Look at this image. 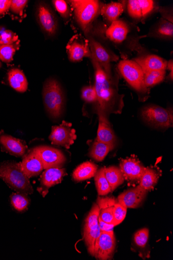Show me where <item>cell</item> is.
<instances>
[{"instance_id":"obj_34","label":"cell","mask_w":173,"mask_h":260,"mask_svg":"<svg viewBox=\"0 0 173 260\" xmlns=\"http://www.w3.org/2000/svg\"><path fill=\"white\" fill-rule=\"evenodd\" d=\"M127 10L130 16L136 20L143 19L140 0H129L127 2Z\"/></svg>"},{"instance_id":"obj_28","label":"cell","mask_w":173,"mask_h":260,"mask_svg":"<svg viewBox=\"0 0 173 260\" xmlns=\"http://www.w3.org/2000/svg\"><path fill=\"white\" fill-rule=\"evenodd\" d=\"M105 175L107 180L113 191L125 181V178L119 168L116 167L105 168Z\"/></svg>"},{"instance_id":"obj_18","label":"cell","mask_w":173,"mask_h":260,"mask_svg":"<svg viewBox=\"0 0 173 260\" xmlns=\"http://www.w3.org/2000/svg\"><path fill=\"white\" fill-rule=\"evenodd\" d=\"M19 163L22 171L28 178L38 176L44 170L40 157L32 149L23 156L22 161Z\"/></svg>"},{"instance_id":"obj_25","label":"cell","mask_w":173,"mask_h":260,"mask_svg":"<svg viewBox=\"0 0 173 260\" xmlns=\"http://www.w3.org/2000/svg\"><path fill=\"white\" fill-rule=\"evenodd\" d=\"M159 177L157 171L147 168L140 179L139 185L147 192L151 191L157 184Z\"/></svg>"},{"instance_id":"obj_36","label":"cell","mask_w":173,"mask_h":260,"mask_svg":"<svg viewBox=\"0 0 173 260\" xmlns=\"http://www.w3.org/2000/svg\"><path fill=\"white\" fill-rule=\"evenodd\" d=\"M82 98L85 102L88 103H96L97 95L94 86H89L83 88Z\"/></svg>"},{"instance_id":"obj_15","label":"cell","mask_w":173,"mask_h":260,"mask_svg":"<svg viewBox=\"0 0 173 260\" xmlns=\"http://www.w3.org/2000/svg\"><path fill=\"white\" fill-rule=\"evenodd\" d=\"M88 39L91 53L106 72H112L111 62L116 61L118 58L115 55L111 54L100 43L95 40L90 36L88 37Z\"/></svg>"},{"instance_id":"obj_5","label":"cell","mask_w":173,"mask_h":260,"mask_svg":"<svg viewBox=\"0 0 173 260\" xmlns=\"http://www.w3.org/2000/svg\"><path fill=\"white\" fill-rule=\"evenodd\" d=\"M121 75L139 93L145 95L148 89L146 87L144 73L141 67L134 61L122 60L118 64Z\"/></svg>"},{"instance_id":"obj_39","label":"cell","mask_w":173,"mask_h":260,"mask_svg":"<svg viewBox=\"0 0 173 260\" xmlns=\"http://www.w3.org/2000/svg\"><path fill=\"white\" fill-rule=\"evenodd\" d=\"M53 4L62 17L64 19H67L69 16L70 11L68 7L63 0H55L52 2Z\"/></svg>"},{"instance_id":"obj_35","label":"cell","mask_w":173,"mask_h":260,"mask_svg":"<svg viewBox=\"0 0 173 260\" xmlns=\"http://www.w3.org/2000/svg\"><path fill=\"white\" fill-rule=\"evenodd\" d=\"M150 232L147 228L138 231L134 236V241L136 245L141 248L146 247L149 239Z\"/></svg>"},{"instance_id":"obj_10","label":"cell","mask_w":173,"mask_h":260,"mask_svg":"<svg viewBox=\"0 0 173 260\" xmlns=\"http://www.w3.org/2000/svg\"><path fill=\"white\" fill-rule=\"evenodd\" d=\"M116 244L114 231L101 232L95 246L93 256L100 260L112 259L115 252Z\"/></svg>"},{"instance_id":"obj_40","label":"cell","mask_w":173,"mask_h":260,"mask_svg":"<svg viewBox=\"0 0 173 260\" xmlns=\"http://www.w3.org/2000/svg\"><path fill=\"white\" fill-rule=\"evenodd\" d=\"M140 2L142 9L143 18H145L155 9V3L152 0H140Z\"/></svg>"},{"instance_id":"obj_7","label":"cell","mask_w":173,"mask_h":260,"mask_svg":"<svg viewBox=\"0 0 173 260\" xmlns=\"http://www.w3.org/2000/svg\"><path fill=\"white\" fill-rule=\"evenodd\" d=\"M100 210L99 206L97 204H94L85 219L84 225L83 239L88 253L92 256L96 242L101 234L98 225Z\"/></svg>"},{"instance_id":"obj_32","label":"cell","mask_w":173,"mask_h":260,"mask_svg":"<svg viewBox=\"0 0 173 260\" xmlns=\"http://www.w3.org/2000/svg\"><path fill=\"white\" fill-rule=\"evenodd\" d=\"M19 42L10 45L0 44V60L4 62H10L13 59V56L19 48Z\"/></svg>"},{"instance_id":"obj_27","label":"cell","mask_w":173,"mask_h":260,"mask_svg":"<svg viewBox=\"0 0 173 260\" xmlns=\"http://www.w3.org/2000/svg\"><path fill=\"white\" fill-rule=\"evenodd\" d=\"M113 149L110 146L95 139L90 147L89 156L97 161H101Z\"/></svg>"},{"instance_id":"obj_30","label":"cell","mask_w":173,"mask_h":260,"mask_svg":"<svg viewBox=\"0 0 173 260\" xmlns=\"http://www.w3.org/2000/svg\"><path fill=\"white\" fill-rule=\"evenodd\" d=\"M143 73L145 84L148 88L163 81L165 78L166 70L147 71Z\"/></svg>"},{"instance_id":"obj_42","label":"cell","mask_w":173,"mask_h":260,"mask_svg":"<svg viewBox=\"0 0 173 260\" xmlns=\"http://www.w3.org/2000/svg\"><path fill=\"white\" fill-rule=\"evenodd\" d=\"M11 0H0V15H4L10 9Z\"/></svg>"},{"instance_id":"obj_44","label":"cell","mask_w":173,"mask_h":260,"mask_svg":"<svg viewBox=\"0 0 173 260\" xmlns=\"http://www.w3.org/2000/svg\"><path fill=\"white\" fill-rule=\"evenodd\" d=\"M166 69H168L169 72L170 71L168 77L172 81L173 78V61L172 59L167 62Z\"/></svg>"},{"instance_id":"obj_16","label":"cell","mask_w":173,"mask_h":260,"mask_svg":"<svg viewBox=\"0 0 173 260\" xmlns=\"http://www.w3.org/2000/svg\"><path fill=\"white\" fill-rule=\"evenodd\" d=\"M66 175L65 169H46L41 177L40 187L38 188V191L44 197L48 193V189L60 183Z\"/></svg>"},{"instance_id":"obj_29","label":"cell","mask_w":173,"mask_h":260,"mask_svg":"<svg viewBox=\"0 0 173 260\" xmlns=\"http://www.w3.org/2000/svg\"><path fill=\"white\" fill-rule=\"evenodd\" d=\"M94 180L98 194L106 196L112 192L105 175V168L97 171Z\"/></svg>"},{"instance_id":"obj_2","label":"cell","mask_w":173,"mask_h":260,"mask_svg":"<svg viewBox=\"0 0 173 260\" xmlns=\"http://www.w3.org/2000/svg\"><path fill=\"white\" fill-rule=\"evenodd\" d=\"M0 179L18 193L25 194L33 193L29 178L22 171L19 162L10 160L0 162Z\"/></svg>"},{"instance_id":"obj_24","label":"cell","mask_w":173,"mask_h":260,"mask_svg":"<svg viewBox=\"0 0 173 260\" xmlns=\"http://www.w3.org/2000/svg\"><path fill=\"white\" fill-rule=\"evenodd\" d=\"M97 171V166L93 162L86 161L82 163L74 171V181L80 182L94 177Z\"/></svg>"},{"instance_id":"obj_21","label":"cell","mask_w":173,"mask_h":260,"mask_svg":"<svg viewBox=\"0 0 173 260\" xmlns=\"http://www.w3.org/2000/svg\"><path fill=\"white\" fill-rule=\"evenodd\" d=\"M134 61L141 67L143 72L153 70H166L167 61L155 55L135 58Z\"/></svg>"},{"instance_id":"obj_23","label":"cell","mask_w":173,"mask_h":260,"mask_svg":"<svg viewBox=\"0 0 173 260\" xmlns=\"http://www.w3.org/2000/svg\"><path fill=\"white\" fill-rule=\"evenodd\" d=\"M8 81L10 85L18 92H24L28 89V83L27 78L19 69L14 68L9 71Z\"/></svg>"},{"instance_id":"obj_20","label":"cell","mask_w":173,"mask_h":260,"mask_svg":"<svg viewBox=\"0 0 173 260\" xmlns=\"http://www.w3.org/2000/svg\"><path fill=\"white\" fill-rule=\"evenodd\" d=\"M129 32L127 23L121 20L113 22L106 31L107 37L115 43H120L126 39Z\"/></svg>"},{"instance_id":"obj_11","label":"cell","mask_w":173,"mask_h":260,"mask_svg":"<svg viewBox=\"0 0 173 260\" xmlns=\"http://www.w3.org/2000/svg\"><path fill=\"white\" fill-rule=\"evenodd\" d=\"M38 22L42 30L49 36H54L58 30V21L52 11L48 6L41 4L37 10Z\"/></svg>"},{"instance_id":"obj_6","label":"cell","mask_w":173,"mask_h":260,"mask_svg":"<svg viewBox=\"0 0 173 260\" xmlns=\"http://www.w3.org/2000/svg\"><path fill=\"white\" fill-rule=\"evenodd\" d=\"M141 116L146 123L155 128L165 129L172 126L173 114L171 109L150 105L142 109Z\"/></svg>"},{"instance_id":"obj_22","label":"cell","mask_w":173,"mask_h":260,"mask_svg":"<svg viewBox=\"0 0 173 260\" xmlns=\"http://www.w3.org/2000/svg\"><path fill=\"white\" fill-rule=\"evenodd\" d=\"M148 36L172 40L173 38L172 18H162L151 30Z\"/></svg>"},{"instance_id":"obj_17","label":"cell","mask_w":173,"mask_h":260,"mask_svg":"<svg viewBox=\"0 0 173 260\" xmlns=\"http://www.w3.org/2000/svg\"><path fill=\"white\" fill-rule=\"evenodd\" d=\"M147 192L139 185L119 195L117 202L127 208H136L141 205Z\"/></svg>"},{"instance_id":"obj_37","label":"cell","mask_w":173,"mask_h":260,"mask_svg":"<svg viewBox=\"0 0 173 260\" xmlns=\"http://www.w3.org/2000/svg\"><path fill=\"white\" fill-rule=\"evenodd\" d=\"M18 37L11 30H5L0 32V44L4 45L13 44L18 41Z\"/></svg>"},{"instance_id":"obj_14","label":"cell","mask_w":173,"mask_h":260,"mask_svg":"<svg viewBox=\"0 0 173 260\" xmlns=\"http://www.w3.org/2000/svg\"><path fill=\"white\" fill-rule=\"evenodd\" d=\"M145 168L140 161L134 157L122 159L120 170L125 180L129 182H140Z\"/></svg>"},{"instance_id":"obj_1","label":"cell","mask_w":173,"mask_h":260,"mask_svg":"<svg viewBox=\"0 0 173 260\" xmlns=\"http://www.w3.org/2000/svg\"><path fill=\"white\" fill-rule=\"evenodd\" d=\"M90 58L95 70L96 111H100L108 116L110 114H120L125 106L124 95L119 93L118 80L114 77L112 72H106L91 53Z\"/></svg>"},{"instance_id":"obj_19","label":"cell","mask_w":173,"mask_h":260,"mask_svg":"<svg viewBox=\"0 0 173 260\" xmlns=\"http://www.w3.org/2000/svg\"><path fill=\"white\" fill-rule=\"evenodd\" d=\"M68 58L72 62L81 61L91 56L89 44L78 39H72L66 46Z\"/></svg>"},{"instance_id":"obj_41","label":"cell","mask_w":173,"mask_h":260,"mask_svg":"<svg viewBox=\"0 0 173 260\" xmlns=\"http://www.w3.org/2000/svg\"><path fill=\"white\" fill-rule=\"evenodd\" d=\"M28 2L27 0H13L12 1L10 9L13 13L21 15Z\"/></svg>"},{"instance_id":"obj_13","label":"cell","mask_w":173,"mask_h":260,"mask_svg":"<svg viewBox=\"0 0 173 260\" xmlns=\"http://www.w3.org/2000/svg\"><path fill=\"white\" fill-rule=\"evenodd\" d=\"M96 111L99 123L95 139L110 146L113 150L116 146L117 138L108 120V116L100 111Z\"/></svg>"},{"instance_id":"obj_3","label":"cell","mask_w":173,"mask_h":260,"mask_svg":"<svg viewBox=\"0 0 173 260\" xmlns=\"http://www.w3.org/2000/svg\"><path fill=\"white\" fill-rule=\"evenodd\" d=\"M43 97L45 109L53 119L60 118L64 111L65 99L62 87L54 79L46 81L43 86Z\"/></svg>"},{"instance_id":"obj_9","label":"cell","mask_w":173,"mask_h":260,"mask_svg":"<svg viewBox=\"0 0 173 260\" xmlns=\"http://www.w3.org/2000/svg\"><path fill=\"white\" fill-rule=\"evenodd\" d=\"M40 157L44 169L61 168L66 161L64 154L59 150L45 146L37 147L32 149Z\"/></svg>"},{"instance_id":"obj_26","label":"cell","mask_w":173,"mask_h":260,"mask_svg":"<svg viewBox=\"0 0 173 260\" xmlns=\"http://www.w3.org/2000/svg\"><path fill=\"white\" fill-rule=\"evenodd\" d=\"M124 11V5L121 3H111L103 6L101 12L104 18L109 22L118 20L119 16Z\"/></svg>"},{"instance_id":"obj_38","label":"cell","mask_w":173,"mask_h":260,"mask_svg":"<svg viewBox=\"0 0 173 260\" xmlns=\"http://www.w3.org/2000/svg\"><path fill=\"white\" fill-rule=\"evenodd\" d=\"M114 205L105 208H100V214L98 218L107 223L112 224L113 221Z\"/></svg>"},{"instance_id":"obj_12","label":"cell","mask_w":173,"mask_h":260,"mask_svg":"<svg viewBox=\"0 0 173 260\" xmlns=\"http://www.w3.org/2000/svg\"><path fill=\"white\" fill-rule=\"evenodd\" d=\"M0 147L3 152L16 157L25 155L28 151L26 142L0 131Z\"/></svg>"},{"instance_id":"obj_31","label":"cell","mask_w":173,"mask_h":260,"mask_svg":"<svg viewBox=\"0 0 173 260\" xmlns=\"http://www.w3.org/2000/svg\"><path fill=\"white\" fill-rule=\"evenodd\" d=\"M11 201L13 208L18 212L26 210L30 204V199L27 194L23 193L12 194L11 197Z\"/></svg>"},{"instance_id":"obj_8","label":"cell","mask_w":173,"mask_h":260,"mask_svg":"<svg viewBox=\"0 0 173 260\" xmlns=\"http://www.w3.org/2000/svg\"><path fill=\"white\" fill-rule=\"evenodd\" d=\"M77 138L76 131L72 128V124L63 121L61 125L52 127L49 139L52 142V145L68 149Z\"/></svg>"},{"instance_id":"obj_33","label":"cell","mask_w":173,"mask_h":260,"mask_svg":"<svg viewBox=\"0 0 173 260\" xmlns=\"http://www.w3.org/2000/svg\"><path fill=\"white\" fill-rule=\"evenodd\" d=\"M127 208L118 202L113 206V221L112 224L114 226L120 224L126 218Z\"/></svg>"},{"instance_id":"obj_4","label":"cell","mask_w":173,"mask_h":260,"mask_svg":"<svg viewBox=\"0 0 173 260\" xmlns=\"http://www.w3.org/2000/svg\"><path fill=\"white\" fill-rule=\"evenodd\" d=\"M76 18L81 27L87 31L102 7L100 3L94 0H74L70 2Z\"/></svg>"},{"instance_id":"obj_45","label":"cell","mask_w":173,"mask_h":260,"mask_svg":"<svg viewBox=\"0 0 173 260\" xmlns=\"http://www.w3.org/2000/svg\"><path fill=\"white\" fill-rule=\"evenodd\" d=\"M2 67V63H1V62H0V67Z\"/></svg>"},{"instance_id":"obj_43","label":"cell","mask_w":173,"mask_h":260,"mask_svg":"<svg viewBox=\"0 0 173 260\" xmlns=\"http://www.w3.org/2000/svg\"><path fill=\"white\" fill-rule=\"evenodd\" d=\"M98 225H99L101 232H113L114 225L112 224H108L98 218Z\"/></svg>"}]
</instances>
